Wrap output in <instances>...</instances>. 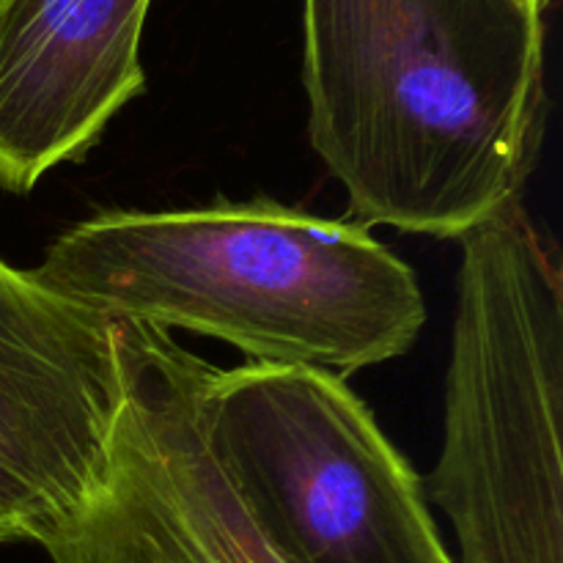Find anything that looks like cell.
Returning <instances> with one entry per match:
<instances>
[{
    "mask_svg": "<svg viewBox=\"0 0 563 563\" xmlns=\"http://www.w3.org/2000/svg\"><path fill=\"white\" fill-rule=\"evenodd\" d=\"M110 319L220 339L264 366L350 377L410 352L427 322L416 273L368 225L275 201L110 209L27 269Z\"/></svg>",
    "mask_w": 563,
    "mask_h": 563,
    "instance_id": "2",
    "label": "cell"
},
{
    "mask_svg": "<svg viewBox=\"0 0 563 563\" xmlns=\"http://www.w3.org/2000/svg\"><path fill=\"white\" fill-rule=\"evenodd\" d=\"M121 324L126 394L97 493L42 542L49 563H289L207 445L198 355L168 330Z\"/></svg>",
    "mask_w": 563,
    "mask_h": 563,
    "instance_id": "5",
    "label": "cell"
},
{
    "mask_svg": "<svg viewBox=\"0 0 563 563\" xmlns=\"http://www.w3.org/2000/svg\"><path fill=\"white\" fill-rule=\"evenodd\" d=\"M201 432L289 563H454L421 478L344 377L198 357Z\"/></svg>",
    "mask_w": 563,
    "mask_h": 563,
    "instance_id": "4",
    "label": "cell"
},
{
    "mask_svg": "<svg viewBox=\"0 0 563 563\" xmlns=\"http://www.w3.org/2000/svg\"><path fill=\"white\" fill-rule=\"evenodd\" d=\"M432 500L454 563H563V278L522 203L460 236Z\"/></svg>",
    "mask_w": 563,
    "mask_h": 563,
    "instance_id": "3",
    "label": "cell"
},
{
    "mask_svg": "<svg viewBox=\"0 0 563 563\" xmlns=\"http://www.w3.org/2000/svg\"><path fill=\"white\" fill-rule=\"evenodd\" d=\"M152 0H0V187L77 163L141 97Z\"/></svg>",
    "mask_w": 563,
    "mask_h": 563,
    "instance_id": "7",
    "label": "cell"
},
{
    "mask_svg": "<svg viewBox=\"0 0 563 563\" xmlns=\"http://www.w3.org/2000/svg\"><path fill=\"white\" fill-rule=\"evenodd\" d=\"M124 394L121 324L0 258V544H42L97 493Z\"/></svg>",
    "mask_w": 563,
    "mask_h": 563,
    "instance_id": "6",
    "label": "cell"
},
{
    "mask_svg": "<svg viewBox=\"0 0 563 563\" xmlns=\"http://www.w3.org/2000/svg\"><path fill=\"white\" fill-rule=\"evenodd\" d=\"M308 135L363 225L460 240L520 203L544 121L528 0H302Z\"/></svg>",
    "mask_w": 563,
    "mask_h": 563,
    "instance_id": "1",
    "label": "cell"
},
{
    "mask_svg": "<svg viewBox=\"0 0 563 563\" xmlns=\"http://www.w3.org/2000/svg\"><path fill=\"white\" fill-rule=\"evenodd\" d=\"M528 3H531V5H533V9H539V11H548L550 0H528Z\"/></svg>",
    "mask_w": 563,
    "mask_h": 563,
    "instance_id": "8",
    "label": "cell"
}]
</instances>
